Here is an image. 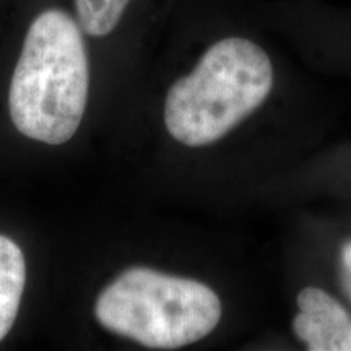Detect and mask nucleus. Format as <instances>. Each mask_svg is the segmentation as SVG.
I'll list each match as a JSON object with an SVG mask.
<instances>
[{
	"label": "nucleus",
	"mask_w": 351,
	"mask_h": 351,
	"mask_svg": "<svg viewBox=\"0 0 351 351\" xmlns=\"http://www.w3.org/2000/svg\"><path fill=\"white\" fill-rule=\"evenodd\" d=\"M132 0H75L78 25L90 36H108L116 29Z\"/></svg>",
	"instance_id": "nucleus-6"
},
{
	"label": "nucleus",
	"mask_w": 351,
	"mask_h": 351,
	"mask_svg": "<svg viewBox=\"0 0 351 351\" xmlns=\"http://www.w3.org/2000/svg\"><path fill=\"white\" fill-rule=\"evenodd\" d=\"M340 278H341V287H343L346 296L351 301V241H348L343 247H341L340 254Z\"/></svg>",
	"instance_id": "nucleus-7"
},
{
	"label": "nucleus",
	"mask_w": 351,
	"mask_h": 351,
	"mask_svg": "<svg viewBox=\"0 0 351 351\" xmlns=\"http://www.w3.org/2000/svg\"><path fill=\"white\" fill-rule=\"evenodd\" d=\"M274 83L269 51L247 34H225L204 51L189 75L169 88L166 129L187 147L215 143L261 106Z\"/></svg>",
	"instance_id": "nucleus-2"
},
{
	"label": "nucleus",
	"mask_w": 351,
	"mask_h": 351,
	"mask_svg": "<svg viewBox=\"0 0 351 351\" xmlns=\"http://www.w3.org/2000/svg\"><path fill=\"white\" fill-rule=\"evenodd\" d=\"M88 98V57L80 26L62 10L33 20L12 77L10 117L25 137L62 145L80 127Z\"/></svg>",
	"instance_id": "nucleus-1"
},
{
	"label": "nucleus",
	"mask_w": 351,
	"mask_h": 351,
	"mask_svg": "<svg viewBox=\"0 0 351 351\" xmlns=\"http://www.w3.org/2000/svg\"><path fill=\"white\" fill-rule=\"evenodd\" d=\"M95 315L104 328L147 348L176 350L213 332L221 301L207 285L138 267L101 293Z\"/></svg>",
	"instance_id": "nucleus-3"
},
{
	"label": "nucleus",
	"mask_w": 351,
	"mask_h": 351,
	"mask_svg": "<svg viewBox=\"0 0 351 351\" xmlns=\"http://www.w3.org/2000/svg\"><path fill=\"white\" fill-rule=\"evenodd\" d=\"M300 313L293 330L311 351H351V315L335 298L320 288L298 295Z\"/></svg>",
	"instance_id": "nucleus-4"
},
{
	"label": "nucleus",
	"mask_w": 351,
	"mask_h": 351,
	"mask_svg": "<svg viewBox=\"0 0 351 351\" xmlns=\"http://www.w3.org/2000/svg\"><path fill=\"white\" fill-rule=\"evenodd\" d=\"M25 282L23 252L15 241L0 234V341L10 332L19 314Z\"/></svg>",
	"instance_id": "nucleus-5"
}]
</instances>
